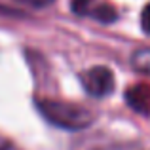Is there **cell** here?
<instances>
[{"mask_svg": "<svg viewBox=\"0 0 150 150\" xmlns=\"http://www.w3.org/2000/svg\"><path fill=\"white\" fill-rule=\"evenodd\" d=\"M36 108L50 124L57 125L61 129L78 131L91 125L93 114L86 106L76 105L69 101H57V99H38Z\"/></svg>", "mask_w": 150, "mask_h": 150, "instance_id": "1", "label": "cell"}, {"mask_svg": "<svg viewBox=\"0 0 150 150\" xmlns=\"http://www.w3.org/2000/svg\"><path fill=\"white\" fill-rule=\"evenodd\" d=\"M80 82L86 91L91 97H97V99L110 95L114 86H116L114 72L108 67H103V65H97V67H91V69L84 70L80 74Z\"/></svg>", "mask_w": 150, "mask_h": 150, "instance_id": "2", "label": "cell"}, {"mask_svg": "<svg viewBox=\"0 0 150 150\" xmlns=\"http://www.w3.org/2000/svg\"><path fill=\"white\" fill-rule=\"evenodd\" d=\"M70 6L76 15L93 17L101 23H114L118 19L116 8L106 2H99V0H72Z\"/></svg>", "mask_w": 150, "mask_h": 150, "instance_id": "3", "label": "cell"}, {"mask_svg": "<svg viewBox=\"0 0 150 150\" xmlns=\"http://www.w3.org/2000/svg\"><path fill=\"white\" fill-rule=\"evenodd\" d=\"M125 101L133 110L150 116V86L148 84H139L127 89L125 93Z\"/></svg>", "mask_w": 150, "mask_h": 150, "instance_id": "4", "label": "cell"}, {"mask_svg": "<svg viewBox=\"0 0 150 150\" xmlns=\"http://www.w3.org/2000/svg\"><path fill=\"white\" fill-rule=\"evenodd\" d=\"M131 67L141 74L150 76V48H141L131 53Z\"/></svg>", "mask_w": 150, "mask_h": 150, "instance_id": "5", "label": "cell"}, {"mask_svg": "<svg viewBox=\"0 0 150 150\" xmlns=\"http://www.w3.org/2000/svg\"><path fill=\"white\" fill-rule=\"evenodd\" d=\"M19 4H27L30 8H46V6H51L55 0H15Z\"/></svg>", "mask_w": 150, "mask_h": 150, "instance_id": "6", "label": "cell"}, {"mask_svg": "<svg viewBox=\"0 0 150 150\" xmlns=\"http://www.w3.org/2000/svg\"><path fill=\"white\" fill-rule=\"evenodd\" d=\"M141 27H143V30L146 34H150V4L143 10V13H141Z\"/></svg>", "mask_w": 150, "mask_h": 150, "instance_id": "7", "label": "cell"}, {"mask_svg": "<svg viewBox=\"0 0 150 150\" xmlns=\"http://www.w3.org/2000/svg\"><path fill=\"white\" fill-rule=\"evenodd\" d=\"M0 150H19L17 146H15L11 141L4 139V137H0Z\"/></svg>", "mask_w": 150, "mask_h": 150, "instance_id": "8", "label": "cell"}, {"mask_svg": "<svg viewBox=\"0 0 150 150\" xmlns=\"http://www.w3.org/2000/svg\"><path fill=\"white\" fill-rule=\"evenodd\" d=\"M0 13H2V15H11V17H13V15H23L21 11L11 10V8H8V6H0Z\"/></svg>", "mask_w": 150, "mask_h": 150, "instance_id": "9", "label": "cell"}]
</instances>
